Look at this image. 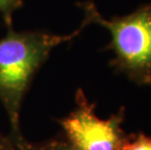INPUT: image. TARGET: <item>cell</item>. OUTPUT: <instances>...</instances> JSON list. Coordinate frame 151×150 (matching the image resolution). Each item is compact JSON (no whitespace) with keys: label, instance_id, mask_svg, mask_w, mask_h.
<instances>
[{"label":"cell","instance_id":"obj_1","mask_svg":"<svg viewBox=\"0 0 151 150\" xmlns=\"http://www.w3.org/2000/svg\"><path fill=\"white\" fill-rule=\"evenodd\" d=\"M57 35L39 30L8 31L0 39V101L7 113L11 138L18 150H27L29 144L24 138L20 124L21 107L33 76L60 44L68 42L84 30Z\"/></svg>","mask_w":151,"mask_h":150},{"label":"cell","instance_id":"obj_5","mask_svg":"<svg viewBox=\"0 0 151 150\" xmlns=\"http://www.w3.org/2000/svg\"><path fill=\"white\" fill-rule=\"evenodd\" d=\"M124 150H151V138L143 133L130 135Z\"/></svg>","mask_w":151,"mask_h":150},{"label":"cell","instance_id":"obj_2","mask_svg":"<svg viewBox=\"0 0 151 150\" xmlns=\"http://www.w3.org/2000/svg\"><path fill=\"white\" fill-rule=\"evenodd\" d=\"M84 12L82 24H99L109 31L106 47L114 54L110 65L139 86H151V2L123 17L106 20L92 1L78 3Z\"/></svg>","mask_w":151,"mask_h":150},{"label":"cell","instance_id":"obj_7","mask_svg":"<svg viewBox=\"0 0 151 150\" xmlns=\"http://www.w3.org/2000/svg\"><path fill=\"white\" fill-rule=\"evenodd\" d=\"M0 150H18L14 142L7 139L6 136L0 135Z\"/></svg>","mask_w":151,"mask_h":150},{"label":"cell","instance_id":"obj_6","mask_svg":"<svg viewBox=\"0 0 151 150\" xmlns=\"http://www.w3.org/2000/svg\"><path fill=\"white\" fill-rule=\"evenodd\" d=\"M27 150H76L68 141H60V140H52L33 145L29 144Z\"/></svg>","mask_w":151,"mask_h":150},{"label":"cell","instance_id":"obj_4","mask_svg":"<svg viewBox=\"0 0 151 150\" xmlns=\"http://www.w3.org/2000/svg\"><path fill=\"white\" fill-rule=\"evenodd\" d=\"M24 0H0V15L7 27H12L14 13L24 5Z\"/></svg>","mask_w":151,"mask_h":150},{"label":"cell","instance_id":"obj_3","mask_svg":"<svg viewBox=\"0 0 151 150\" xmlns=\"http://www.w3.org/2000/svg\"><path fill=\"white\" fill-rule=\"evenodd\" d=\"M76 106L60 120L65 136L76 150H124L130 135L122 129L125 110L122 107L107 119L96 113V104L84 92L78 89L75 95Z\"/></svg>","mask_w":151,"mask_h":150}]
</instances>
